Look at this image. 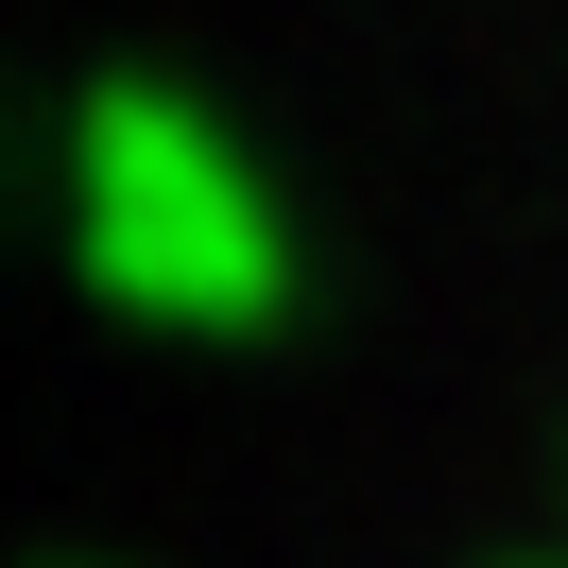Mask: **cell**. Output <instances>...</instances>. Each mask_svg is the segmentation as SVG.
Listing matches in <instances>:
<instances>
[{
	"mask_svg": "<svg viewBox=\"0 0 568 568\" xmlns=\"http://www.w3.org/2000/svg\"><path fill=\"white\" fill-rule=\"evenodd\" d=\"M70 258L121 327H173V345H258L293 311L276 173L155 70H104L70 104Z\"/></svg>",
	"mask_w": 568,
	"mask_h": 568,
	"instance_id": "6da1fadb",
	"label": "cell"
},
{
	"mask_svg": "<svg viewBox=\"0 0 568 568\" xmlns=\"http://www.w3.org/2000/svg\"><path fill=\"white\" fill-rule=\"evenodd\" d=\"M483 568H551V551H483Z\"/></svg>",
	"mask_w": 568,
	"mask_h": 568,
	"instance_id": "7a4b0ae2",
	"label": "cell"
}]
</instances>
